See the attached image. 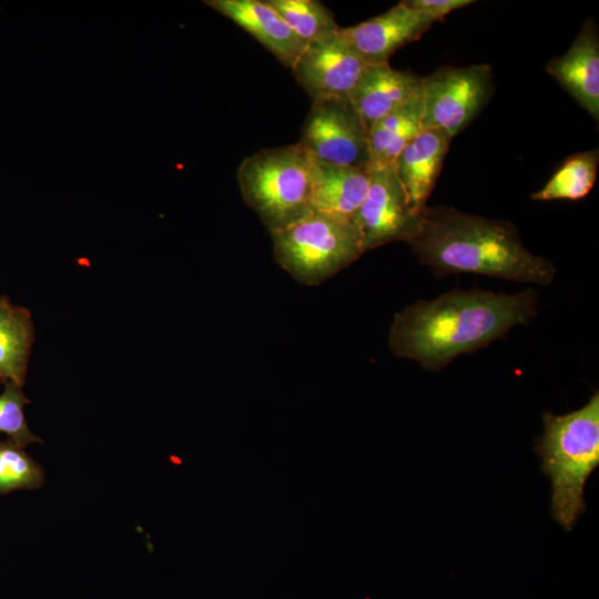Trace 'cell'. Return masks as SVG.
<instances>
[{"instance_id": "obj_1", "label": "cell", "mask_w": 599, "mask_h": 599, "mask_svg": "<svg viewBox=\"0 0 599 599\" xmlns=\"http://www.w3.org/2000/svg\"><path fill=\"white\" fill-rule=\"evenodd\" d=\"M538 295L534 288L515 294L475 288L417 301L395 314L389 348L425 370L438 372L528 324L537 315Z\"/></svg>"}, {"instance_id": "obj_20", "label": "cell", "mask_w": 599, "mask_h": 599, "mask_svg": "<svg viewBox=\"0 0 599 599\" xmlns=\"http://www.w3.org/2000/svg\"><path fill=\"white\" fill-rule=\"evenodd\" d=\"M21 388L22 385L16 382H7L0 394V434H6L9 440L23 447L40 439L28 428L24 406L29 402Z\"/></svg>"}, {"instance_id": "obj_7", "label": "cell", "mask_w": 599, "mask_h": 599, "mask_svg": "<svg viewBox=\"0 0 599 599\" xmlns=\"http://www.w3.org/2000/svg\"><path fill=\"white\" fill-rule=\"evenodd\" d=\"M298 143L315 160L370 170L368 129L348 98L313 100Z\"/></svg>"}, {"instance_id": "obj_6", "label": "cell", "mask_w": 599, "mask_h": 599, "mask_svg": "<svg viewBox=\"0 0 599 599\" xmlns=\"http://www.w3.org/2000/svg\"><path fill=\"white\" fill-rule=\"evenodd\" d=\"M494 92L489 64L441 67L423 82V129L453 139L483 111Z\"/></svg>"}, {"instance_id": "obj_2", "label": "cell", "mask_w": 599, "mask_h": 599, "mask_svg": "<svg viewBox=\"0 0 599 599\" xmlns=\"http://www.w3.org/2000/svg\"><path fill=\"white\" fill-rule=\"evenodd\" d=\"M419 263L438 276L479 274L548 285L555 265L528 251L509 221L448 206H427L419 232L409 243Z\"/></svg>"}, {"instance_id": "obj_10", "label": "cell", "mask_w": 599, "mask_h": 599, "mask_svg": "<svg viewBox=\"0 0 599 599\" xmlns=\"http://www.w3.org/2000/svg\"><path fill=\"white\" fill-rule=\"evenodd\" d=\"M434 23L404 0L369 20L341 28L339 33L368 65H375L389 63L397 50L418 40Z\"/></svg>"}, {"instance_id": "obj_3", "label": "cell", "mask_w": 599, "mask_h": 599, "mask_svg": "<svg viewBox=\"0 0 599 599\" xmlns=\"http://www.w3.org/2000/svg\"><path fill=\"white\" fill-rule=\"evenodd\" d=\"M544 434L535 450L551 480V516L571 531L586 511L583 489L599 465V393L581 408L565 415H542Z\"/></svg>"}, {"instance_id": "obj_13", "label": "cell", "mask_w": 599, "mask_h": 599, "mask_svg": "<svg viewBox=\"0 0 599 599\" xmlns=\"http://www.w3.org/2000/svg\"><path fill=\"white\" fill-rule=\"evenodd\" d=\"M205 3L250 33L286 68L292 69L307 47L265 0H209Z\"/></svg>"}, {"instance_id": "obj_18", "label": "cell", "mask_w": 599, "mask_h": 599, "mask_svg": "<svg viewBox=\"0 0 599 599\" xmlns=\"http://www.w3.org/2000/svg\"><path fill=\"white\" fill-rule=\"evenodd\" d=\"M287 27L307 44L338 33L333 12L317 0H265Z\"/></svg>"}, {"instance_id": "obj_9", "label": "cell", "mask_w": 599, "mask_h": 599, "mask_svg": "<svg viewBox=\"0 0 599 599\" xmlns=\"http://www.w3.org/2000/svg\"><path fill=\"white\" fill-rule=\"evenodd\" d=\"M367 65L338 31L333 37L308 43L291 70L297 84L313 101L348 98Z\"/></svg>"}, {"instance_id": "obj_14", "label": "cell", "mask_w": 599, "mask_h": 599, "mask_svg": "<svg viewBox=\"0 0 599 599\" xmlns=\"http://www.w3.org/2000/svg\"><path fill=\"white\" fill-rule=\"evenodd\" d=\"M453 138L437 129H422L402 151L394 170L413 210L423 213L436 185Z\"/></svg>"}, {"instance_id": "obj_19", "label": "cell", "mask_w": 599, "mask_h": 599, "mask_svg": "<svg viewBox=\"0 0 599 599\" xmlns=\"http://www.w3.org/2000/svg\"><path fill=\"white\" fill-rule=\"evenodd\" d=\"M43 471L22 447L11 440L0 441V494L16 489L38 488Z\"/></svg>"}, {"instance_id": "obj_21", "label": "cell", "mask_w": 599, "mask_h": 599, "mask_svg": "<svg viewBox=\"0 0 599 599\" xmlns=\"http://www.w3.org/2000/svg\"><path fill=\"white\" fill-rule=\"evenodd\" d=\"M407 3L434 22L443 20L450 12L470 6L471 0H406Z\"/></svg>"}, {"instance_id": "obj_12", "label": "cell", "mask_w": 599, "mask_h": 599, "mask_svg": "<svg viewBox=\"0 0 599 599\" xmlns=\"http://www.w3.org/2000/svg\"><path fill=\"white\" fill-rule=\"evenodd\" d=\"M423 82L424 77L394 69L389 63L367 65L348 99L369 131L380 119L418 98Z\"/></svg>"}, {"instance_id": "obj_11", "label": "cell", "mask_w": 599, "mask_h": 599, "mask_svg": "<svg viewBox=\"0 0 599 599\" xmlns=\"http://www.w3.org/2000/svg\"><path fill=\"white\" fill-rule=\"evenodd\" d=\"M546 70L598 122L599 33L593 19L582 23L570 48Z\"/></svg>"}, {"instance_id": "obj_17", "label": "cell", "mask_w": 599, "mask_h": 599, "mask_svg": "<svg viewBox=\"0 0 599 599\" xmlns=\"http://www.w3.org/2000/svg\"><path fill=\"white\" fill-rule=\"evenodd\" d=\"M598 150L568 156L547 183L531 195L534 201L569 200L586 197L597 180Z\"/></svg>"}, {"instance_id": "obj_8", "label": "cell", "mask_w": 599, "mask_h": 599, "mask_svg": "<svg viewBox=\"0 0 599 599\" xmlns=\"http://www.w3.org/2000/svg\"><path fill=\"white\" fill-rule=\"evenodd\" d=\"M423 213L413 210L394 167H373L368 193L354 220L368 251L398 241L409 244L420 230Z\"/></svg>"}, {"instance_id": "obj_15", "label": "cell", "mask_w": 599, "mask_h": 599, "mask_svg": "<svg viewBox=\"0 0 599 599\" xmlns=\"http://www.w3.org/2000/svg\"><path fill=\"white\" fill-rule=\"evenodd\" d=\"M369 184L370 170L335 165L313 159L314 212L354 219L368 193Z\"/></svg>"}, {"instance_id": "obj_16", "label": "cell", "mask_w": 599, "mask_h": 599, "mask_svg": "<svg viewBox=\"0 0 599 599\" xmlns=\"http://www.w3.org/2000/svg\"><path fill=\"white\" fill-rule=\"evenodd\" d=\"M34 338L30 312L0 297V382L23 384Z\"/></svg>"}, {"instance_id": "obj_4", "label": "cell", "mask_w": 599, "mask_h": 599, "mask_svg": "<svg viewBox=\"0 0 599 599\" xmlns=\"http://www.w3.org/2000/svg\"><path fill=\"white\" fill-rule=\"evenodd\" d=\"M312 162L298 142L261 150L241 162L236 177L243 200L270 233L314 213Z\"/></svg>"}, {"instance_id": "obj_5", "label": "cell", "mask_w": 599, "mask_h": 599, "mask_svg": "<svg viewBox=\"0 0 599 599\" xmlns=\"http://www.w3.org/2000/svg\"><path fill=\"white\" fill-rule=\"evenodd\" d=\"M270 234L277 264L309 286L327 281L366 252L355 220L327 213L314 212Z\"/></svg>"}]
</instances>
